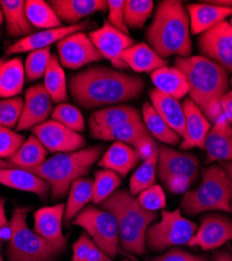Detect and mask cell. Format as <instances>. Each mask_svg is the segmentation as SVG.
Returning <instances> with one entry per match:
<instances>
[{
    "label": "cell",
    "mask_w": 232,
    "mask_h": 261,
    "mask_svg": "<svg viewBox=\"0 0 232 261\" xmlns=\"http://www.w3.org/2000/svg\"><path fill=\"white\" fill-rule=\"evenodd\" d=\"M175 65L188 82L191 99L203 113L210 105L221 102L228 88L227 71L221 65L203 56L177 58Z\"/></svg>",
    "instance_id": "5b68a950"
},
{
    "label": "cell",
    "mask_w": 232,
    "mask_h": 261,
    "mask_svg": "<svg viewBox=\"0 0 232 261\" xmlns=\"http://www.w3.org/2000/svg\"><path fill=\"white\" fill-rule=\"evenodd\" d=\"M221 164L227 169V171L229 172V175H230L231 181H232V163L231 162H222ZM231 206H232V201H231Z\"/></svg>",
    "instance_id": "db71d44e"
},
{
    "label": "cell",
    "mask_w": 232,
    "mask_h": 261,
    "mask_svg": "<svg viewBox=\"0 0 232 261\" xmlns=\"http://www.w3.org/2000/svg\"><path fill=\"white\" fill-rule=\"evenodd\" d=\"M0 184L16 190L35 193L42 200L46 199L50 190L48 183L43 179L16 167H0Z\"/></svg>",
    "instance_id": "603a6c76"
},
{
    "label": "cell",
    "mask_w": 232,
    "mask_h": 261,
    "mask_svg": "<svg viewBox=\"0 0 232 261\" xmlns=\"http://www.w3.org/2000/svg\"><path fill=\"white\" fill-rule=\"evenodd\" d=\"M199 160L191 154L167 146H158L157 173L164 184L171 180H187L194 183L199 176Z\"/></svg>",
    "instance_id": "30bf717a"
},
{
    "label": "cell",
    "mask_w": 232,
    "mask_h": 261,
    "mask_svg": "<svg viewBox=\"0 0 232 261\" xmlns=\"http://www.w3.org/2000/svg\"><path fill=\"white\" fill-rule=\"evenodd\" d=\"M232 241V221L219 214H209L202 219L200 227L188 243L203 251L215 250Z\"/></svg>",
    "instance_id": "e0dca14e"
},
{
    "label": "cell",
    "mask_w": 232,
    "mask_h": 261,
    "mask_svg": "<svg viewBox=\"0 0 232 261\" xmlns=\"http://www.w3.org/2000/svg\"><path fill=\"white\" fill-rule=\"evenodd\" d=\"M189 25L194 35H201L220 24L232 15V8L219 7L208 3L187 6Z\"/></svg>",
    "instance_id": "44dd1931"
},
{
    "label": "cell",
    "mask_w": 232,
    "mask_h": 261,
    "mask_svg": "<svg viewBox=\"0 0 232 261\" xmlns=\"http://www.w3.org/2000/svg\"><path fill=\"white\" fill-rule=\"evenodd\" d=\"M25 14L30 23L42 30L62 28V22L48 3L43 0H28L25 2Z\"/></svg>",
    "instance_id": "d590c367"
},
{
    "label": "cell",
    "mask_w": 232,
    "mask_h": 261,
    "mask_svg": "<svg viewBox=\"0 0 232 261\" xmlns=\"http://www.w3.org/2000/svg\"><path fill=\"white\" fill-rule=\"evenodd\" d=\"M24 141V136L12 128L0 127V160L12 158Z\"/></svg>",
    "instance_id": "7bdbcfd3"
},
{
    "label": "cell",
    "mask_w": 232,
    "mask_h": 261,
    "mask_svg": "<svg viewBox=\"0 0 232 261\" xmlns=\"http://www.w3.org/2000/svg\"><path fill=\"white\" fill-rule=\"evenodd\" d=\"M213 261H232V254L228 250H221L214 254Z\"/></svg>",
    "instance_id": "816d5d0a"
},
{
    "label": "cell",
    "mask_w": 232,
    "mask_h": 261,
    "mask_svg": "<svg viewBox=\"0 0 232 261\" xmlns=\"http://www.w3.org/2000/svg\"><path fill=\"white\" fill-rule=\"evenodd\" d=\"M197 229V225L184 217L180 209L163 210L160 221L147 228L145 245L156 253L172 247L188 245Z\"/></svg>",
    "instance_id": "ba28073f"
},
{
    "label": "cell",
    "mask_w": 232,
    "mask_h": 261,
    "mask_svg": "<svg viewBox=\"0 0 232 261\" xmlns=\"http://www.w3.org/2000/svg\"><path fill=\"white\" fill-rule=\"evenodd\" d=\"M48 4L61 22L64 21L68 25L78 24L83 18L108 9L105 0H51Z\"/></svg>",
    "instance_id": "7402d4cb"
},
{
    "label": "cell",
    "mask_w": 232,
    "mask_h": 261,
    "mask_svg": "<svg viewBox=\"0 0 232 261\" xmlns=\"http://www.w3.org/2000/svg\"><path fill=\"white\" fill-rule=\"evenodd\" d=\"M142 118L144 125L146 126L152 137L170 145H176L180 142V135L177 134L175 130L171 128L170 125L161 118V116L157 113L152 103H143Z\"/></svg>",
    "instance_id": "836d02e7"
},
{
    "label": "cell",
    "mask_w": 232,
    "mask_h": 261,
    "mask_svg": "<svg viewBox=\"0 0 232 261\" xmlns=\"http://www.w3.org/2000/svg\"><path fill=\"white\" fill-rule=\"evenodd\" d=\"M65 205L57 204L38 209L34 214V231L47 243L55 255L65 249L67 241L63 234Z\"/></svg>",
    "instance_id": "9a60e30c"
},
{
    "label": "cell",
    "mask_w": 232,
    "mask_h": 261,
    "mask_svg": "<svg viewBox=\"0 0 232 261\" xmlns=\"http://www.w3.org/2000/svg\"><path fill=\"white\" fill-rule=\"evenodd\" d=\"M198 45L203 57L215 61L226 71H232V27L229 22L223 21L201 34Z\"/></svg>",
    "instance_id": "5bb4252c"
},
{
    "label": "cell",
    "mask_w": 232,
    "mask_h": 261,
    "mask_svg": "<svg viewBox=\"0 0 232 261\" xmlns=\"http://www.w3.org/2000/svg\"><path fill=\"white\" fill-rule=\"evenodd\" d=\"M151 79L158 91L176 99L189 93V85L185 75L176 67H163L151 73Z\"/></svg>",
    "instance_id": "f546056e"
},
{
    "label": "cell",
    "mask_w": 232,
    "mask_h": 261,
    "mask_svg": "<svg viewBox=\"0 0 232 261\" xmlns=\"http://www.w3.org/2000/svg\"><path fill=\"white\" fill-rule=\"evenodd\" d=\"M94 245L91 237L86 232H83L72 246L73 254L71 261H86L87 256Z\"/></svg>",
    "instance_id": "bcb514c9"
},
{
    "label": "cell",
    "mask_w": 232,
    "mask_h": 261,
    "mask_svg": "<svg viewBox=\"0 0 232 261\" xmlns=\"http://www.w3.org/2000/svg\"><path fill=\"white\" fill-rule=\"evenodd\" d=\"M23 109V99L17 96L0 100V127L17 126Z\"/></svg>",
    "instance_id": "b9f144b4"
},
{
    "label": "cell",
    "mask_w": 232,
    "mask_h": 261,
    "mask_svg": "<svg viewBox=\"0 0 232 261\" xmlns=\"http://www.w3.org/2000/svg\"><path fill=\"white\" fill-rule=\"evenodd\" d=\"M137 201L147 211L156 212L165 208L166 197L160 185L154 184L138 194Z\"/></svg>",
    "instance_id": "ee69618b"
},
{
    "label": "cell",
    "mask_w": 232,
    "mask_h": 261,
    "mask_svg": "<svg viewBox=\"0 0 232 261\" xmlns=\"http://www.w3.org/2000/svg\"><path fill=\"white\" fill-rule=\"evenodd\" d=\"M122 261H130V260H129V259H123Z\"/></svg>",
    "instance_id": "680465c9"
},
{
    "label": "cell",
    "mask_w": 232,
    "mask_h": 261,
    "mask_svg": "<svg viewBox=\"0 0 232 261\" xmlns=\"http://www.w3.org/2000/svg\"><path fill=\"white\" fill-rule=\"evenodd\" d=\"M44 88L55 103L67 100V83L65 72L56 56H51L46 72L44 74Z\"/></svg>",
    "instance_id": "e575fe53"
},
{
    "label": "cell",
    "mask_w": 232,
    "mask_h": 261,
    "mask_svg": "<svg viewBox=\"0 0 232 261\" xmlns=\"http://www.w3.org/2000/svg\"><path fill=\"white\" fill-rule=\"evenodd\" d=\"M146 39L154 51L166 59L191 57L193 45L189 35V17L179 0L160 2L151 25L146 30Z\"/></svg>",
    "instance_id": "7a4b0ae2"
},
{
    "label": "cell",
    "mask_w": 232,
    "mask_h": 261,
    "mask_svg": "<svg viewBox=\"0 0 232 261\" xmlns=\"http://www.w3.org/2000/svg\"><path fill=\"white\" fill-rule=\"evenodd\" d=\"M153 261H208L205 256L194 255L182 249L174 248L166 253L157 256Z\"/></svg>",
    "instance_id": "7dc6e473"
},
{
    "label": "cell",
    "mask_w": 232,
    "mask_h": 261,
    "mask_svg": "<svg viewBox=\"0 0 232 261\" xmlns=\"http://www.w3.org/2000/svg\"><path fill=\"white\" fill-rule=\"evenodd\" d=\"M88 37L102 58L109 60L113 67L119 70L128 69V66L121 60V56L135 44L134 40L129 35L116 30L106 20L102 27L90 32Z\"/></svg>",
    "instance_id": "4fadbf2b"
},
{
    "label": "cell",
    "mask_w": 232,
    "mask_h": 261,
    "mask_svg": "<svg viewBox=\"0 0 232 261\" xmlns=\"http://www.w3.org/2000/svg\"><path fill=\"white\" fill-rule=\"evenodd\" d=\"M90 135L93 138L99 140L118 141L129 145H133L134 148L139 146L143 141L153 138L141 118L131 120L111 129L100 130V132H96Z\"/></svg>",
    "instance_id": "484cf974"
},
{
    "label": "cell",
    "mask_w": 232,
    "mask_h": 261,
    "mask_svg": "<svg viewBox=\"0 0 232 261\" xmlns=\"http://www.w3.org/2000/svg\"><path fill=\"white\" fill-rule=\"evenodd\" d=\"M4 14H3V10H2V8H0V25L3 24V21H4Z\"/></svg>",
    "instance_id": "11a10c76"
},
{
    "label": "cell",
    "mask_w": 232,
    "mask_h": 261,
    "mask_svg": "<svg viewBox=\"0 0 232 261\" xmlns=\"http://www.w3.org/2000/svg\"><path fill=\"white\" fill-rule=\"evenodd\" d=\"M54 101L44 88L43 84L34 85L25 91L23 109L17 130L33 129L37 125L47 121L54 111Z\"/></svg>",
    "instance_id": "2e32d148"
},
{
    "label": "cell",
    "mask_w": 232,
    "mask_h": 261,
    "mask_svg": "<svg viewBox=\"0 0 232 261\" xmlns=\"http://www.w3.org/2000/svg\"><path fill=\"white\" fill-rule=\"evenodd\" d=\"M33 135L54 154L71 153L82 149L86 140L80 133L50 119L32 129Z\"/></svg>",
    "instance_id": "7c38bea8"
},
{
    "label": "cell",
    "mask_w": 232,
    "mask_h": 261,
    "mask_svg": "<svg viewBox=\"0 0 232 261\" xmlns=\"http://www.w3.org/2000/svg\"><path fill=\"white\" fill-rule=\"evenodd\" d=\"M223 114L226 119L232 124V91L225 93L221 98Z\"/></svg>",
    "instance_id": "c3c4849f"
},
{
    "label": "cell",
    "mask_w": 232,
    "mask_h": 261,
    "mask_svg": "<svg viewBox=\"0 0 232 261\" xmlns=\"http://www.w3.org/2000/svg\"><path fill=\"white\" fill-rule=\"evenodd\" d=\"M140 113L131 106H111L94 112L89 117L90 134L111 129L122 123L139 119Z\"/></svg>",
    "instance_id": "d4e9b609"
},
{
    "label": "cell",
    "mask_w": 232,
    "mask_h": 261,
    "mask_svg": "<svg viewBox=\"0 0 232 261\" xmlns=\"http://www.w3.org/2000/svg\"><path fill=\"white\" fill-rule=\"evenodd\" d=\"M150 99L161 118L183 138L185 134V114L179 100L161 93L157 89L150 91Z\"/></svg>",
    "instance_id": "4316f807"
},
{
    "label": "cell",
    "mask_w": 232,
    "mask_h": 261,
    "mask_svg": "<svg viewBox=\"0 0 232 261\" xmlns=\"http://www.w3.org/2000/svg\"><path fill=\"white\" fill-rule=\"evenodd\" d=\"M124 3L123 0H108V22L120 31L121 33L128 35L129 30L124 22Z\"/></svg>",
    "instance_id": "f6af8a7d"
},
{
    "label": "cell",
    "mask_w": 232,
    "mask_h": 261,
    "mask_svg": "<svg viewBox=\"0 0 232 261\" xmlns=\"http://www.w3.org/2000/svg\"><path fill=\"white\" fill-rule=\"evenodd\" d=\"M93 199V181L88 178H79L70 185L68 200L65 205L64 221L71 222L74 217Z\"/></svg>",
    "instance_id": "d6a6232c"
},
{
    "label": "cell",
    "mask_w": 232,
    "mask_h": 261,
    "mask_svg": "<svg viewBox=\"0 0 232 261\" xmlns=\"http://www.w3.org/2000/svg\"><path fill=\"white\" fill-rule=\"evenodd\" d=\"M51 119L74 130L76 133H81L85 129V120L79 109L70 103L62 102L54 108L51 113Z\"/></svg>",
    "instance_id": "ab89813d"
},
{
    "label": "cell",
    "mask_w": 232,
    "mask_h": 261,
    "mask_svg": "<svg viewBox=\"0 0 232 261\" xmlns=\"http://www.w3.org/2000/svg\"><path fill=\"white\" fill-rule=\"evenodd\" d=\"M86 261H113L112 258L105 254L96 245L92 247L90 250Z\"/></svg>",
    "instance_id": "f907efd6"
},
{
    "label": "cell",
    "mask_w": 232,
    "mask_h": 261,
    "mask_svg": "<svg viewBox=\"0 0 232 261\" xmlns=\"http://www.w3.org/2000/svg\"><path fill=\"white\" fill-rule=\"evenodd\" d=\"M57 49L61 66L71 70L104 59L88 35L83 32L71 34L59 41Z\"/></svg>",
    "instance_id": "8fae6325"
},
{
    "label": "cell",
    "mask_w": 232,
    "mask_h": 261,
    "mask_svg": "<svg viewBox=\"0 0 232 261\" xmlns=\"http://www.w3.org/2000/svg\"><path fill=\"white\" fill-rule=\"evenodd\" d=\"M24 65L19 58L5 61L0 69V97H17L23 90Z\"/></svg>",
    "instance_id": "1f68e13d"
},
{
    "label": "cell",
    "mask_w": 232,
    "mask_h": 261,
    "mask_svg": "<svg viewBox=\"0 0 232 261\" xmlns=\"http://www.w3.org/2000/svg\"><path fill=\"white\" fill-rule=\"evenodd\" d=\"M91 237L93 243L110 258L119 254V229L115 215L95 206H86L72 221Z\"/></svg>",
    "instance_id": "9c48e42d"
},
{
    "label": "cell",
    "mask_w": 232,
    "mask_h": 261,
    "mask_svg": "<svg viewBox=\"0 0 232 261\" xmlns=\"http://www.w3.org/2000/svg\"><path fill=\"white\" fill-rule=\"evenodd\" d=\"M121 60L128 68L141 73H152L167 66V62L145 43H138L126 49L122 54Z\"/></svg>",
    "instance_id": "83f0119b"
},
{
    "label": "cell",
    "mask_w": 232,
    "mask_h": 261,
    "mask_svg": "<svg viewBox=\"0 0 232 261\" xmlns=\"http://www.w3.org/2000/svg\"><path fill=\"white\" fill-rule=\"evenodd\" d=\"M9 228V222L6 214V199L0 198V245H2L4 236V231Z\"/></svg>",
    "instance_id": "681fc988"
},
{
    "label": "cell",
    "mask_w": 232,
    "mask_h": 261,
    "mask_svg": "<svg viewBox=\"0 0 232 261\" xmlns=\"http://www.w3.org/2000/svg\"><path fill=\"white\" fill-rule=\"evenodd\" d=\"M102 154V146L82 148L71 153H59L46 159L39 166L25 168L24 170L47 182L53 200H58L64 198L68 193L72 182L87 175Z\"/></svg>",
    "instance_id": "277c9868"
},
{
    "label": "cell",
    "mask_w": 232,
    "mask_h": 261,
    "mask_svg": "<svg viewBox=\"0 0 232 261\" xmlns=\"http://www.w3.org/2000/svg\"><path fill=\"white\" fill-rule=\"evenodd\" d=\"M4 63H5V60H4V59H0V69H2Z\"/></svg>",
    "instance_id": "9f6ffc18"
},
{
    "label": "cell",
    "mask_w": 232,
    "mask_h": 261,
    "mask_svg": "<svg viewBox=\"0 0 232 261\" xmlns=\"http://www.w3.org/2000/svg\"><path fill=\"white\" fill-rule=\"evenodd\" d=\"M139 161L140 157L134 147L115 141L106 153L102 154L97 164L104 169L115 171L119 176L125 177Z\"/></svg>",
    "instance_id": "cb8c5ba5"
},
{
    "label": "cell",
    "mask_w": 232,
    "mask_h": 261,
    "mask_svg": "<svg viewBox=\"0 0 232 261\" xmlns=\"http://www.w3.org/2000/svg\"><path fill=\"white\" fill-rule=\"evenodd\" d=\"M154 10L152 0H126L124 3V22L126 28L141 29Z\"/></svg>",
    "instance_id": "f35d334b"
},
{
    "label": "cell",
    "mask_w": 232,
    "mask_h": 261,
    "mask_svg": "<svg viewBox=\"0 0 232 261\" xmlns=\"http://www.w3.org/2000/svg\"><path fill=\"white\" fill-rule=\"evenodd\" d=\"M182 107L185 114V134L180 145L181 149L204 148L205 139L212 128L210 122L191 98H186Z\"/></svg>",
    "instance_id": "ffe728a7"
},
{
    "label": "cell",
    "mask_w": 232,
    "mask_h": 261,
    "mask_svg": "<svg viewBox=\"0 0 232 261\" xmlns=\"http://www.w3.org/2000/svg\"><path fill=\"white\" fill-rule=\"evenodd\" d=\"M205 163H232V126L226 117L221 115L215 122L205 139Z\"/></svg>",
    "instance_id": "ac0fdd59"
},
{
    "label": "cell",
    "mask_w": 232,
    "mask_h": 261,
    "mask_svg": "<svg viewBox=\"0 0 232 261\" xmlns=\"http://www.w3.org/2000/svg\"><path fill=\"white\" fill-rule=\"evenodd\" d=\"M144 82L138 77L107 67H91L73 75L70 93L86 109L112 106L131 100L143 90Z\"/></svg>",
    "instance_id": "6da1fadb"
},
{
    "label": "cell",
    "mask_w": 232,
    "mask_h": 261,
    "mask_svg": "<svg viewBox=\"0 0 232 261\" xmlns=\"http://www.w3.org/2000/svg\"><path fill=\"white\" fill-rule=\"evenodd\" d=\"M0 261H4V257L2 254H0Z\"/></svg>",
    "instance_id": "6f0895ef"
},
{
    "label": "cell",
    "mask_w": 232,
    "mask_h": 261,
    "mask_svg": "<svg viewBox=\"0 0 232 261\" xmlns=\"http://www.w3.org/2000/svg\"><path fill=\"white\" fill-rule=\"evenodd\" d=\"M27 207H17L9 222V261H53L56 256L47 243L28 225Z\"/></svg>",
    "instance_id": "52a82bcc"
},
{
    "label": "cell",
    "mask_w": 232,
    "mask_h": 261,
    "mask_svg": "<svg viewBox=\"0 0 232 261\" xmlns=\"http://www.w3.org/2000/svg\"><path fill=\"white\" fill-rule=\"evenodd\" d=\"M88 27V22H83L78 23L74 25H67V27H62L59 29L54 30H46L38 32L35 34H31L27 37H23L19 39L14 44H12L8 49V55H14V54H21V53H32L39 49H44L49 48L50 45L58 43L62 39L65 37L82 32Z\"/></svg>",
    "instance_id": "d6986e66"
},
{
    "label": "cell",
    "mask_w": 232,
    "mask_h": 261,
    "mask_svg": "<svg viewBox=\"0 0 232 261\" xmlns=\"http://www.w3.org/2000/svg\"><path fill=\"white\" fill-rule=\"evenodd\" d=\"M92 202L100 205L118 189L121 184V176L109 169H99L94 172Z\"/></svg>",
    "instance_id": "74e56055"
},
{
    "label": "cell",
    "mask_w": 232,
    "mask_h": 261,
    "mask_svg": "<svg viewBox=\"0 0 232 261\" xmlns=\"http://www.w3.org/2000/svg\"><path fill=\"white\" fill-rule=\"evenodd\" d=\"M0 8L7 23L8 34L12 37H27L32 34L33 25L25 14L23 0H0Z\"/></svg>",
    "instance_id": "4dcf8cb0"
},
{
    "label": "cell",
    "mask_w": 232,
    "mask_h": 261,
    "mask_svg": "<svg viewBox=\"0 0 232 261\" xmlns=\"http://www.w3.org/2000/svg\"><path fill=\"white\" fill-rule=\"evenodd\" d=\"M47 149L33 134L23 142L17 153L9 160H0V167L32 168L46 160Z\"/></svg>",
    "instance_id": "f1b7e54d"
},
{
    "label": "cell",
    "mask_w": 232,
    "mask_h": 261,
    "mask_svg": "<svg viewBox=\"0 0 232 261\" xmlns=\"http://www.w3.org/2000/svg\"><path fill=\"white\" fill-rule=\"evenodd\" d=\"M230 25L232 27V18H231V22H230Z\"/></svg>",
    "instance_id": "91938a15"
},
{
    "label": "cell",
    "mask_w": 232,
    "mask_h": 261,
    "mask_svg": "<svg viewBox=\"0 0 232 261\" xmlns=\"http://www.w3.org/2000/svg\"><path fill=\"white\" fill-rule=\"evenodd\" d=\"M99 206L115 215L120 248L133 255L145 254L146 231L158 219V214L145 210L128 190H116Z\"/></svg>",
    "instance_id": "3957f363"
},
{
    "label": "cell",
    "mask_w": 232,
    "mask_h": 261,
    "mask_svg": "<svg viewBox=\"0 0 232 261\" xmlns=\"http://www.w3.org/2000/svg\"><path fill=\"white\" fill-rule=\"evenodd\" d=\"M232 181L222 164H215L202 171V182L197 189L187 191L180 210L187 215L206 211L232 212Z\"/></svg>",
    "instance_id": "8992f818"
},
{
    "label": "cell",
    "mask_w": 232,
    "mask_h": 261,
    "mask_svg": "<svg viewBox=\"0 0 232 261\" xmlns=\"http://www.w3.org/2000/svg\"><path fill=\"white\" fill-rule=\"evenodd\" d=\"M231 84H232V79H231Z\"/></svg>",
    "instance_id": "94428289"
},
{
    "label": "cell",
    "mask_w": 232,
    "mask_h": 261,
    "mask_svg": "<svg viewBox=\"0 0 232 261\" xmlns=\"http://www.w3.org/2000/svg\"><path fill=\"white\" fill-rule=\"evenodd\" d=\"M158 163V148L151 157L145 159L143 163L134 171L130 179V193L135 197L141 191L155 184Z\"/></svg>",
    "instance_id": "8d00e7d4"
},
{
    "label": "cell",
    "mask_w": 232,
    "mask_h": 261,
    "mask_svg": "<svg viewBox=\"0 0 232 261\" xmlns=\"http://www.w3.org/2000/svg\"><path fill=\"white\" fill-rule=\"evenodd\" d=\"M50 59V47L30 53L24 63L25 77L30 82L44 77Z\"/></svg>",
    "instance_id": "60d3db41"
},
{
    "label": "cell",
    "mask_w": 232,
    "mask_h": 261,
    "mask_svg": "<svg viewBox=\"0 0 232 261\" xmlns=\"http://www.w3.org/2000/svg\"><path fill=\"white\" fill-rule=\"evenodd\" d=\"M208 4H212L219 7H226V8H232V0H209L206 2Z\"/></svg>",
    "instance_id": "f5cc1de1"
}]
</instances>
